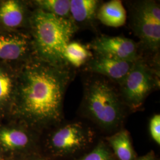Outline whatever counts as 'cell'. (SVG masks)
<instances>
[{
  "label": "cell",
  "mask_w": 160,
  "mask_h": 160,
  "mask_svg": "<svg viewBox=\"0 0 160 160\" xmlns=\"http://www.w3.org/2000/svg\"><path fill=\"white\" fill-rule=\"evenodd\" d=\"M79 160H114L109 148L103 142L97 145L90 152L81 157Z\"/></svg>",
  "instance_id": "ac0fdd59"
},
{
  "label": "cell",
  "mask_w": 160,
  "mask_h": 160,
  "mask_svg": "<svg viewBox=\"0 0 160 160\" xmlns=\"http://www.w3.org/2000/svg\"><path fill=\"white\" fill-rule=\"evenodd\" d=\"M18 66L0 61V119L11 114L17 92Z\"/></svg>",
  "instance_id": "30bf717a"
},
{
  "label": "cell",
  "mask_w": 160,
  "mask_h": 160,
  "mask_svg": "<svg viewBox=\"0 0 160 160\" xmlns=\"http://www.w3.org/2000/svg\"><path fill=\"white\" fill-rule=\"evenodd\" d=\"M82 108L90 119L104 129L116 128L123 119L120 94L108 80L101 78L86 82Z\"/></svg>",
  "instance_id": "3957f363"
},
{
  "label": "cell",
  "mask_w": 160,
  "mask_h": 160,
  "mask_svg": "<svg viewBox=\"0 0 160 160\" xmlns=\"http://www.w3.org/2000/svg\"><path fill=\"white\" fill-rule=\"evenodd\" d=\"M149 132L152 139L160 145V116L154 115L149 122Z\"/></svg>",
  "instance_id": "d6986e66"
},
{
  "label": "cell",
  "mask_w": 160,
  "mask_h": 160,
  "mask_svg": "<svg viewBox=\"0 0 160 160\" xmlns=\"http://www.w3.org/2000/svg\"><path fill=\"white\" fill-rule=\"evenodd\" d=\"M28 128L19 122L17 125H0V145L8 150L25 148L31 142Z\"/></svg>",
  "instance_id": "7c38bea8"
},
{
  "label": "cell",
  "mask_w": 160,
  "mask_h": 160,
  "mask_svg": "<svg viewBox=\"0 0 160 160\" xmlns=\"http://www.w3.org/2000/svg\"><path fill=\"white\" fill-rule=\"evenodd\" d=\"M34 56L29 32H0V61L20 65Z\"/></svg>",
  "instance_id": "8992f818"
},
{
  "label": "cell",
  "mask_w": 160,
  "mask_h": 160,
  "mask_svg": "<svg viewBox=\"0 0 160 160\" xmlns=\"http://www.w3.org/2000/svg\"><path fill=\"white\" fill-rule=\"evenodd\" d=\"M96 18L105 26L119 28L126 23L127 14L120 0H111L99 6Z\"/></svg>",
  "instance_id": "4fadbf2b"
},
{
  "label": "cell",
  "mask_w": 160,
  "mask_h": 160,
  "mask_svg": "<svg viewBox=\"0 0 160 160\" xmlns=\"http://www.w3.org/2000/svg\"><path fill=\"white\" fill-rule=\"evenodd\" d=\"M134 33L147 49L157 51L160 46V7L154 1L135 2L132 11Z\"/></svg>",
  "instance_id": "5b68a950"
},
{
  "label": "cell",
  "mask_w": 160,
  "mask_h": 160,
  "mask_svg": "<svg viewBox=\"0 0 160 160\" xmlns=\"http://www.w3.org/2000/svg\"><path fill=\"white\" fill-rule=\"evenodd\" d=\"M99 6L100 1L96 0H70L71 18L75 24L90 22L96 17Z\"/></svg>",
  "instance_id": "5bb4252c"
},
{
  "label": "cell",
  "mask_w": 160,
  "mask_h": 160,
  "mask_svg": "<svg viewBox=\"0 0 160 160\" xmlns=\"http://www.w3.org/2000/svg\"><path fill=\"white\" fill-rule=\"evenodd\" d=\"M77 25L71 18L57 17L33 8L29 32L36 57L56 65H69L64 57Z\"/></svg>",
  "instance_id": "7a4b0ae2"
},
{
  "label": "cell",
  "mask_w": 160,
  "mask_h": 160,
  "mask_svg": "<svg viewBox=\"0 0 160 160\" xmlns=\"http://www.w3.org/2000/svg\"><path fill=\"white\" fill-rule=\"evenodd\" d=\"M64 57L67 62L75 67H80L92 57V53L86 46L78 42H70L67 46Z\"/></svg>",
  "instance_id": "e0dca14e"
},
{
  "label": "cell",
  "mask_w": 160,
  "mask_h": 160,
  "mask_svg": "<svg viewBox=\"0 0 160 160\" xmlns=\"http://www.w3.org/2000/svg\"><path fill=\"white\" fill-rule=\"evenodd\" d=\"M96 55L87 62L88 70L106 77L119 84L128 74L134 63L108 56Z\"/></svg>",
  "instance_id": "8fae6325"
},
{
  "label": "cell",
  "mask_w": 160,
  "mask_h": 160,
  "mask_svg": "<svg viewBox=\"0 0 160 160\" xmlns=\"http://www.w3.org/2000/svg\"><path fill=\"white\" fill-rule=\"evenodd\" d=\"M74 74L69 65H53L36 56L18 65L10 116L30 128L57 124L62 118L63 99Z\"/></svg>",
  "instance_id": "6da1fadb"
},
{
  "label": "cell",
  "mask_w": 160,
  "mask_h": 160,
  "mask_svg": "<svg viewBox=\"0 0 160 160\" xmlns=\"http://www.w3.org/2000/svg\"><path fill=\"white\" fill-rule=\"evenodd\" d=\"M114 154L119 160H135V154L132 145L129 133L121 130L107 138Z\"/></svg>",
  "instance_id": "9a60e30c"
},
{
  "label": "cell",
  "mask_w": 160,
  "mask_h": 160,
  "mask_svg": "<svg viewBox=\"0 0 160 160\" xmlns=\"http://www.w3.org/2000/svg\"><path fill=\"white\" fill-rule=\"evenodd\" d=\"M90 47L96 54L135 62L139 58L134 41L122 36H101L92 40Z\"/></svg>",
  "instance_id": "9c48e42d"
},
{
  "label": "cell",
  "mask_w": 160,
  "mask_h": 160,
  "mask_svg": "<svg viewBox=\"0 0 160 160\" xmlns=\"http://www.w3.org/2000/svg\"><path fill=\"white\" fill-rule=\"evenodd\" d=\"M33 10L30 1L0 0V32H29Z\"/></svg>",
  "instance_id": "ba28073f"
},
{
  "label": "cell",
  "mask_w": 160,
  "mask_h": 160,
  "mask_svg": "<svg viewBox=\"0 0 160 160\" xmlns=\"http://www.w3.org/2000/svg\"><path fill=\"white\" fill-rule=\"evenodd\" d=\"M157 85L153 69L138 58L120 84L121 99L131 109H138Z\"/></svg>",
  "instance_id": "277c9868"
},
{
  "label": "cell",
  "mask_w": 160,
  "mask_h": 160,
  "mask_svg": "<svg viewBox=\"0 0 160 160\" xmlns=\"http://www.w3.org/2000/svg\"><path fill=\"white\" fill-rule=\"evenodd\" d=\"M33 8H38L57 17L71 18L70 0L30 1Z\"/></svg>",
  "instance_id": "2e32d148"
},
{
  "label": "cell",
  "mask_w": 160,
  "mask_h": 160,
  "mask_svg": "<svg viewBox=\"0 0 160 160\" xmlns=\"http://www.w3.org/2000/svg\"><path fill=\"white\" fill-rule=\"evenodd\" d=\"M135 160H155L154 155L152 152H150Z\"/></svg>",
  "instance_id": "ffe728a7"
},
{
  "label": "cell",
  "mask_w": 160,
  "mask_h": 160,
  "mask_svg": "<svg viewBox=\"0 0 160 160\" xmlns=\"http://www.w3.org/2000/svg\"><path fill=\"white\" fill-rule=\"evenodd\" d=\"M92 137L91 132L82 123H71L53 132L50 145L58 154H71L85 147L92 140Z\"/></svg>",
  "instance_id": "52a82bcc"
}]
</instances>
